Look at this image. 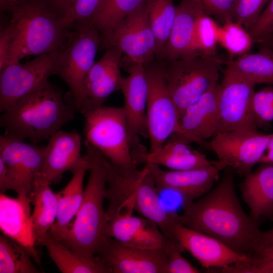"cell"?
<instances>
[{"mask_svg":"<svg viewBox=\"0 0 273 273\" xmlns=\"http://www.w3.org/2000/svg\"><path fill=\"white\" fill-rule=\"evenodd\" d=\"M174 0H147L148 17L156 41V59H163L174 23L176 6Z\"/></svg>","mask_w":273,"mask_h":273,"instance_id":"31","label":"cell"},{"mask_svg":"<svg viewBox=\"0 0 273 273\" xmlns=\"http://www.w3.org/2000/svg\"><path fill=\"white\" fill-rule=\"evenodd\" d=\"M30 203L27 195L8 197L0 195V228L3 234L25 246L36 263H40L31 218Z\"/></svg>","mask_w":273,"mask_h":273,"instance_id":"21","label":"cell"},{"mask_svg":"<svg viewBox=\"0 0 273 273\" xmlns=\"http://www.w3.org/2000/svg\"><path fill=\"white\" fill-rule=\"evenodd\" d=\"M185 1L199 8L206 15L217 18L223 24L229 21H233L235 9L238 0Z\"/></svg>","mask_w":273,"mask_h":273,"instance_id":"41","label":"cell"},{"mask_svg":"<svg viewBox=\"0 0 273 273\" xmlns=\"http://www.w3.org/2000/svg\"><path fill=\"white\" fill-rule=\"evenodd\" d=\"M273 30V0H270L256 21L248 30L254 42H257Z\"/></svg>","mask_w":273,"mask_h":273,"instance_id":"42","label":"cell"},{"mask_svg":"<svg viewBox=\"0 0 273 273\" xmlns=\"http://www.w3.org/2000/svg\"><path fill=\"white\" fill-rule=\"evenodd\" d=\"M75 112L72 100L49 81L3 111L0 126L7 135L38 144L73 120Z\"/></svg>","mask_w":273,"mask_h":273,"instance_id":"2","label":"cell"},{"mask_svg":"<svg viewBox=\"0 0 273 273\" xmlns=\"http://www.w3.org/2000/svg\"><path fill=\"white\" fill-rule=\"evenodd\" d=\"M51 184L38 173L30 196L34 205L31 218L36 243L46 237L55 223L58 208V198Z\"/></svg>","mask_w":273,"mask_h":273,"instance_id":"29","label":"cell"},{"mask_svg":"<svg viewBox=\"0 0 273 273\" xmlns=\"http://www.w3.org/2000/svg\"><path fill=\"white\" fill-rule=\"evenodd\" d=\"M273 245V228L261 232L259 240V248Z\"/></svg>","mask_w":273,"mask_h":273,"instance_id":"46","label":"cell"},{"mask_svg":"<svg viewBox=\"0 0 273 273\" xmlns=\"http://www.w3.org/2000/svg\"><path fill=\"white\" fill-rule=\"evenodd\" d=\"M90 167L89 158L85 153L84 160L72 172V177L59 193L58 208L56 221L48 234L61 241L71 228V221L75 217L82 203L84 189L83 180L85 172Z\"/></svg>","mask_w":273,"mask_h":273,"instance_id":"24","label":"cell"},{"mask_svg":"<svg viewBox=\"0 0 273 273\" xmlns=\"http://www.w3.org/2000/svg\"><path fill=\"white\" fill-rule=\"evenodd\" d=\"M57 52L43 54L25 63L8 65L0 71V112L49 82L54 75Z\"/></svg>","mask_w":273,"mask_h":273,"instance_id":"14","label":"cell"},{"mask_svg":"<svg viewBox=\"0 0 273 273\" xmlns=\"http://www.w3.org/2000/svg\"><path fill=\"white\" fill-rule=\"evenodd\" d=\"M158 191L169 190L180 194L185 202L194 201L209 192L219 178L221 170L213 161L211 166L187 170H164L160 166L145 163Z\"/></svg>","mask_w":273,"mask_h":273,"instance_id":"18","label":"cell"},{"mask_svg":"<svg viewBox=\"0 0 273 273\" xmlns=\"http://www.w3.org/2000/svg\"><path fill=\"white\" fill-rule=\"evenodd\" d=\"M96 255L111 273H167L165 248L130 247L108 236Z\"/></svg>","mask_w":273,"mask_h":273,"instance_id":"15","label":"cell"},{"mask_svg":"<svg viewBox=\"0 0 273 273\" xmlns=\"http://www.w3.org/2000/svg\"><path fill=\"white\" fill-rule=\"evenodd\" d=\"M257 43L261 46L267 47L273 50V30Z\"/></svg>","mask_w":273,"mask_h":273,"instance_id":"49","label":"cell"},{"mask_svg":"<svg viewBox=\"0 0 273 273\" xmlns=\"http://www.w3.org/2000/svg\"><path fill=\"white\" fill-rule=\"evenodd\" d=\"M255 85L248 79L226 67L219 83L220 123L217 132L257 130L253 109Z\"/></svg>","mask_w":273,"mask_h":273,"instance_id":"11","label":"cell"},{"mask_svg":"<svg viewBox=\"0 0 273 273\" xmlns=\"http://www.w3.org/2000/svg\"><path fill=\"white\" fill-rule=\"evenodd\" d=\"M269 1L270 0H238L235 9L233 21L242 25L248 31Z\"/></svg>","mask_w":273,"mask_h":273,"instance_id":"38","label":"cell"},{"mask_svg":"<svg viewBox=\"0 0 273 273\" xmlns=\"http://www.w3.org/2000/svg\"><path fill=\"white\" fill-rule=\"evenodd\" d=\"M102 0H73L62 21L70 27L78 22H90Z\"/></svg>","mask_w":273,"mask_h":273,"instance_id":"40","label":"cell"},{"mask_svg":"<svg viewBox=\"0 0 273 273\" xmlns=\"http://www.w3.org/2000/svg\"><path fill=\"white\" fill-rule=\"evenodd\" d=\"M37 244L46 247L49 256L63 273H111L98 256H82L48 234Z\"/></svg>","mask_w":273,"mask_h":273,"instance_id":"28","label":"cell"},{"mask_svg":"<svg viewBox=\"0 0 273 273\" xmlns=\"http://www.w3.org/2000/svg\"><path fill=\"white\" fill-rule=\"evenodd\" d=\"M224 65L255 85H273V50L261 46L255 53H246L236 59L224 60Z\"/></svg>","mask_w":273,"mask_h":273,"instance_id":"30","label":"cell"},{"mask_svg":"<svg viewBox=\"0 0 273 273\" xmlns=\"http://www.w3.org/2000/svg\"><path fill=\"white\" fill-rule=\"evenodd\" d=\"M132 214L121 213L111 217L107 229L108 236L130 247L165 248L167 240L157 224L150 219Z\"/></svg>","mask_w":273,"mask_h":273,"instance_id":"23","label":"cell"},{"mask_svg":"<svg viewBox=\"0 0 273 273\" xmlns=\"http://www.w3.org/2000/svg\"><path fill=\"white\" fill-rule=\"evenodd\" d=\"M122 55L118 49L110 48L95 62L84 82L85 105L82 115L103 106L109 96L120 90L124 77L121 72Z\"/></svg>","mask_w":273,"mask_h":273,"instance_id":"20","label":"cell"},{"mask_svg":"<svg viewBox=\"0 0 273 273\" xmlns=\"http://www.w3.org/2000/svg\"><path fill=\"white\" fill-rule=\"evenodd\" d=\"M81 146V137L76 130L60 129L53 133L45 146L41 176L52 184L59 181L66 171L72 172L84 160Z\"/></svg>","mask_w":273,"mask_h":273,"instance_id":"22","label":"cell"},{"mask_svg":"<svg viewBox=\"0 0 273 273\" xmlns=\"http://www.w3.org/2000/svg\"><path fill=\"white\" fill-rule=\"evenodd\" d=\"M101 45L106 50L118 49L131 63L144 65L154 61L156 41L149 23L146 2L126 17Z\"/></svg>","mask_w":273,"mask_h":273,"instance_id":"12","label":"cell"},{"mask_svg":"<svg viewBox=\"0 0 273 273\" xmlns=\"http://www.w3.org/2000/svg\"><path fill=\"white\" fill-rule=\"evenodd\" d=\"M266 152L267 153L264 154L261 159L260 163H273V133L268 145Z\"/></svg>","mask_w":273,"mask_h":273,"instance_id":"48","label":"cell"},{"mask_svg":"<svg viewBox=\"0 0 273 273\" xmlns=\"http://www.w3.org/2000/svg\"><path fill=\"white\" fill-rule=\"evenodd\" d=\"M28 249L15 240L0 236V273L41 272Z\"/></svg>","mask_w":273,"mask_h":273,"instance_id":"33","label":"cell"},{"mask_svg":"<svg viewBox=\"0 0 273 273\" xmlns=\"http://www.w3.org/2000/svg\"><path fill=\"white\" fill-rule=\"evenodd\" d=\"M184 226L212 237L234 251L251 257L259 247L261 231L258 221L243 210L237 197L234 170L226 167L218 185L202 199L185 202Z\"/></svg>","mask_w":273,"mask_h":273,"instance_id":"1","label":"cell"},{"mask_svg":"<svg viewBox=\"0 0 273 273\" xmlns=\"http://www.w3.org/2000/svg\"><path fill=\"white\" fill-rule=\"evenodd\" d=\"M83 116L85 142L117 166L137 167L132 156L134 146L123 107L103 105Z\"/></svg>","mask_w":273,"mask_h":273,"instance_id":"8","label":"cell"},{"mask_svg":"<svg viewBox=\"0 0 273 273\" xmlns=\"http://www.w3.org/2000/svg\"><path fill=\"white\" fill-rule=\"evenodd\" d=\"M24 0H0L1 12H9Z\"/></svg>","mask_w":273,"mask_h":273,"instance_id":"47","label":"cell"},{"mask_svg":"<svg viewBox=\"0 0 273 273\" xmlns=\"http://www.w3.org/2000/svg\"><path fill=\"white\" fill-rule=\"evenodd\" d=\"M129 74L124 77L120 90L124 98L125 111L135 151L144 148L140 136L149 139L147 120L148 83L144 66L132 63Z\"/></svg>","mask_w":273,"mask_h":273,"instance_id":"19","label":"cell"},{"mask_svg":"<svg viewBox=\"0 0 273 273\" xmlns=\"http://www.w3.org/2000/svg\"><path fill=\"white\" fill-rule=\"evenodd\" d=\"M272 134H263L257 130H231L216 133L208 144L218 160L221 169L230 167L244 177L260 163Z\"/></svg>","mask_w":273,"mask_h":273,"instance_id":"10","label":"cell"},{"mask_svg":"<svg viewBox=\"0 0 273 273\" xmlns=\"http://www.w3.org/2000/svg\"><path fill=\"white\" fill-rule=\"evenodd\" d=\"M148 83L147 120L149 152L160 150L173 134L179 132V117L161 65L157 60L144 65Z\"/></svg>","mask_w":273,"mask_h":273,"instance_id":"9","label":"cell"},{"mask_svg":"<svg viewBox=\"0 0 273 273\" xmlns=\"http://www.w3.org/2000/svg\"><path fill=\"white\" fill-rule=\"evenodd\" d=\"M245 176L240 189L242 198L255 220L273 217V163H260Z\"/></svg>","mask_w":273,"mask_h":273,"instance_id":"25","label":"cell"},{"mask_svg":"<svg viewBox=\"0 0 273 273\" xmlns=\"http://www.w3.org/2000/svg\"><path fill=\"white\" fill-rule=\"evenodd\" d=\"M171 234L206 268L219 267L249 260L251 257L237 253L220 241L186 227L174 217Z\"/></svg>","mask_w":273,"mask_h":273,"instance_id":"17","label":"cell"},{"mask_svg":"<svg viewBox=\"0 0 273 273\" xmlns=\"http://www.w3.org/2000/svg\"><path fill=\"white\" fill-rule=\"evenodd\" d=\"M158 61L179 119L189 106L218 83L224 65V60L216 55L199 53L185 58Z\"/></svg>","mask_w":273,"mask_h":273,"instance_id":"7","label":"cell"},{"mask_svg":"<svg viewBox=\"0 0 273 273\" xmlns=\"http://www.w3.org/2000/svg\"><path fill=\"white\" fill-rule=\"evenodd\" d=\"M10 13L7 26L11 39L8 65L28 56L55 53L65 43L70 27L46 0H24Z\"/></svg>","mask_w":273,"mask_h":273,"instance_id":"4","label":"cell"},{"mask_svg":"<svg viewBox=\"0 0 273 273\" xmlns=\"http://www.w3.org/2000/svg\"><path fill=\"white\" fill-rule=\"evenodd\" d=\"M253 109L257 127H266L273 120V87L255 92Z\"/></svg>","mask_w":273,"mask_h":273,"instance_id":"37","label":"cell"},{"mask_svg":"<svg viewBox=\"0 0 273 273\" xmlns=\"http://www.w3.org/2000/svg\"><path fill=\"white\" fill-rule=\"evenodd\" d=\"M50 6L62 18L73 0H46Z\"/></svg>","mask_w":273,"mask_h":273,"instance_id":"44","label":"cell"},{"mask_svg":"<svg viewBox=\"0 0 273 273\" xmlns=\"http://www.w3.org/2000/svg\"><path fill=\"white\" fill-rule=\"evenodd\" d=\"M253 42L249 31L238 23L231 20L219 27L218 43L233 57L247 53Z\"/></svg>","mask_w":273,"mask_h":273,"instance_id":"34","label":"cell"},{"mask_svg":"<svg viewBox=\"0 0 273 273\" xmlns=\"http://www.w3.org/2000/svg\"><path fill=\"white\" fill-rule=\"evenodd\" d=\"M84 145L90 161L89 178L74 222L60 242L90 258L96 255L108 237L109 219L104 207L107 181L102 154L88 143Z\"/></svg>","mask_w":273,"mask_h":273,"instance_id":"5","label":"cell"},{"mask_svg":"<svg viewBox=\"0 0 273 273\" xmlns=\"http://www.w3.org/2000/svg\"><path fill=\"white\" fill-rule=\"evenodd\" d=\"M190 143L170 137L158 151H149L143 157L141 163L148 162L162 165L172 170H187L203 168L213 165L205 154L193 149Z\"/></svg>","mask_w":273,"mask_h":273,"instance_id":"27","label":"cell"},{"mask_svg":"<svg viewBox=\"0 0 273 273\" xmlns=\"http://www.w3.org/2000/svg\"><path fill=\"white\" fill-rule=\"evenodd\" d=\"M166 240L167 273L200 272L181 255L185 250L175 238Z\"/></svg>","mask_w":273,"mask_h":273,"instance_id":"39","label":"cell"},{"mask_svg":"<svg viewBox=\"0 0 273 273\" xmlns=\"http://www.w3.org/2000/svg\"><path fill=\"white\" fill-rule=\"evenodd\" d=\"M45 146L28 143L5 134L0 136V159L7 167L9 190L30 196L43 167Z\"/></svg>","mask_w":273,"mask_h":273,"instance_id":"13","label":"cell"},{"mask_svg":"<svg viewBox=\"0 0 273 273\" xmlns=\"http://www.w3.org/2000/svg\"><path fill=\"white\" fill-rule=\"evenodd\" d=\"M226 273H273V245L256 250L251 259L226 267Z\"/></svg>","mask_w":273,"mask_h":273,"instance_id":"36","label":"cell"},{"mask_svg":"<svg viewBox=\"0 0 273 273\" xmlns=\"http://www.w3.org/2000/svg\"><path fill=\"white\" fill-rule=\"evenodd\" d=\"M219 83H217L189 106L179 119V132L171 137L208 147L219 127Z\"/></svg>","mask_w":273,"mask_h":273,"instance_id":"16","label":"cell"},{"mask_svg":"<svg viewBox=\"0 0 273 273\" xmlns=\"http://www.w3.org/2000/svg\"><path fill=\"white\" fill-rule=\"evenodd\" d=\"M147 0H102L90 23L99 32L102 41L130 13Z\"/></svg>","mask_w":273,"mask_h":273,"instance_id":"32","label":"cell"},{"mask_svg":"<svg viewBox=\"0 0 273 273\" xmlns=\"http://www.w3.org/2000/svg\"><path fill=\"white\" fill-rule=\"evenodd\" d=\"M11 43L10 34L6 27L0 33V71L8 65Z\"/></svg>","mask_w":273,"mask_h":273,"instance_id":"43","label":"cell"},{"mask_svg":"<svg viewBox=\"0 0 273 273\" xmlns=\"http://www.w3.org/2000/svg\"><path fill=\"white\" fill-rule=\"evenodd\" d=\"M203 14L205 13L192 3L180 1L176 6L175 20L162 60H176L196 54L194 48L195 26L198 18Z\"/></svg>","mask_w":273,"mask_h":273,"instance_id":"26","label":"cell"},{"mask_svg":"<svg viewBox=\"0 0 273 273\" xmlns=\"http://www.w3.org/2000/svg\"><path fill=\"white\" fill-rule=\"evenodd\" d=\"M219 25L210 16L203 14L198 18L195 30V53L215 56L218 43Z\"/></svg>","mask_w":273,"mask_h":273,"instance_id":"35","label":"cell"},{"mask_svg":"<svg viewBox=\"0 0 273 273\" xmlns=\"http://www.w3.org/2000/svg\"><path fill=\"white\" fill-rule=\"evenodd\" d=\"M101 41L100 33L90 22L76 23L71 26L54 62V75L67 85L76 110L82 114L85 105L84 80L95 63Z\"/></svg>","mask_w":273,"mask_h":273,"instance_id":"6","label":"cell"},{"mask_svg":"<svg viewBox=\"0 0 273 273\" xmlns=\"http://www.w3.org/2000/svg\"><path fill=\"white\" fill-rule=\"evenodd\" d=\"M107 185L105 194L108 202V219L121 213L136 211L142 216L154 221L166 239L172 238L171 226L174 214L162 205L152 177L144 167H121L110 162L103 155Z\"/></svg>","mask_w":273,"mask_h":273,"instance_id":"3","label":"cell"},{"mask_svg":"<svg viewBox=\"0 0 273 273\" xmlns=\"http://www.w3.org/2000/svg\"><path fill=\"white\" fill-rule=\"evenodd\" d=\"M9 190V181L8 171L6 166L0 159V191L5 194Z\"/></svg>","mask_w":273,"mask_h":273,"instance_id":"45","label":"cell"}]
</instances>
